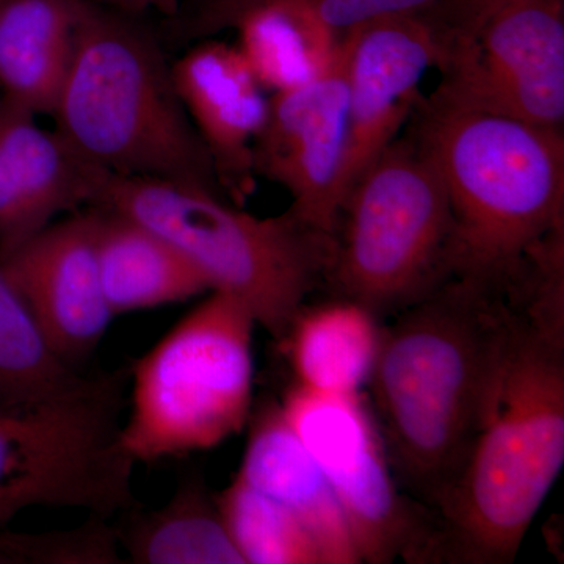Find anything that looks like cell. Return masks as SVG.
I'll return each mask as SVG.
<instances>
[{
    "mask_svg": "<svg viewBox=\"0 0 564 564\" xmlns=\"http://www.w3.org/2000/svg\"><path fill=\"white\" fill-rule=\"evenodd\" d=\"M543 289L454 276L392 315L370 375L393 475L432 513L462 474Z\"/></svg>",
    "mask_w": 564,
    "mask_h": 564,
    "instance_id": "1",
    "label": "cell"
},
{
    "mask_svg": "<svg viewBox=\"0 0 564 564\" xmlns=\"http://www.w3.org/2000/svg\"><path fill=\"white\" fill-rule=\"evenodd\" d=\"M563 289L521 323L484 429L432 511V563H513L564 463Z\"/></svg>",
    "mask_w": 564,
    "mask_h": 564,
    "instance_id": "2",
    "label": "cell"
},
{
    "mask_svg": "<svg viewBox=\"0 0 564 564\" xmlns=\"http://www.w3.org/2000/svg\"><path fill=\"white\" fill-rule=\"evenodd\" d=\"M417 137L436 162L454 214L455 276L511 284L563 240V129L434 95Z\"/></svg>",
    "mask_w": 564,
    "mask_h": 564,
    "instance_id": "3",
    "label": "cell"
},
{
    "mask_svg": "<svg viewBox=\"0 0 564 564\" xmlns=\"http://www.w3.org/2000/svg\"><path fill=\"white\" fill-rule=\"evenodd\" d=\"M133 20L88 0L51 115L55 131L104 172L223 195L161 44Z\"/></svg>",
    "mask_w": 564,
    "mask_h": 564,
    "instance_id": "4",
    "label": "cell"
},
{
    "mask_svg": "<svg viewBox=\"0 0 564 564\" xmlns=\"http://www.w3.org/2000/svg\"><path fill=\"white\" fill-rule=\"evenodd\" d=\"M223 195L148 177L107 174L95 203L148 226L207 278L212 292L236 296L256 325L282 340L307 295L326 280L334 237L291 210L259 218Z\"/></svg>",
    "mask_w": 564,
    "mask_h": 564,
    "instance_id": "5",
    "label": "cell"
},
{
    "mask_svg": "<svg viewBox=\"0 0 564 564\" xmlns=\"http://www.w3.org/2000/svg\"><path fill=\"white\" fill-rule=\"evenodd\" d=\"M326 281L380 321L455 276V221L419 137L395 139L355 181L340 210ZM337 223V225H339Z\"/></svg>",
    "mask_w": 564,
    "mask_h": 564,
    "instance_id": "6",
    "label": "cell"
},
{
    "mask_svg": "<svg viewBox=\"0 0 564 564\" xmlns=\"http://www.w3.org/2000/svg\"><path fill=\"white\" fill-rule=\"evenodd\" d=\"M250 310L212 292L133 366L121 444L135 463L217 447L242 432L252 404Z\"/></svg>",
    "mask_w": 564,
    "mask_h": 564,
    "instance_id": "7",
    "label": "cell"
},
{
    "mask_svg": "<svg viewBox=\"0 0 564 564\" xmlns=\"http://www.w3.org/2000/svg\"><path fill=\"white\" fill-rule=\"evenodd\" d=\"M281 410L332 486L361 563H430L432 514L400 491L362 392H318L296 383Z\"/></svg>",
    "mask_w": 564,
    "mask_h": 564,
    "instance_id": "8",
    "label": "cell"
},
{
    "mask_svg": "<svg viewBox=\"0 0 564 564\" xmlns=\"http://www.w3.org/2000/svg\"><path fill=\"white\" fill-rule=\"evenodd\" d=\"M436 96L563 129L564 0H525L443 52Z\"/></svg>",
    "mask_w": 564,
    "mask_h": 564,
    "instance_id": "9",
    "label": "cell"
},
{
    "mask_svg": "<svg viewBox=\"0 0 564 564\" xmlns=\"http://www.w3.org/2000/svg\"><path fill=\"white\" fill-rule=\"evenodd\" d=\"M348 117L344 36L325 73L273 93L254 143L256 173L288 191L293 215L334 237L344 206Z\"/></svg>",
    "mask_w": 564,
    "mask_h": 564,
    "instance_id": "10",
    "label": "cell"
},
{
    "mask_svg": "<svg viewBox=\"0 0 564 564\" xmlns=\"http://www.w3.org/2000/svg\"><path fill=\"white\" fill-rule=\"evenodd\" d=\"M348 139L344 203L367 169L397 139L419 106L426 70L443 44L425 13L393 14L344 33Z\"/></svg>",
    "mask_w": 564,
    "mask_h": 564,
    "instance_id": "11",
    "label": "cell"
},
{
    "mask_svg": "<svg viewBox=\"0 0 564 564\" xmlns=\"http://www.w3.org/2000/svg\"><path fill=\"white\" fill-rule=\"evenodd\" d=\"M96 229L95 207L73 212L0 256V270L52 350L74 369L90 358L115 317L104 293Z\"/></svg>",
    "mask_w": 564,
    "mask_h": 564,
    "instance_id": "12",
    "label": "cell"
},
{
    "mask_svg": "<svg viewBox=\"0 0 564 564\" xmlns=\"http://www.w3.org/2000/svg\"><path fill=\"white\" fill-rule=\"evenodd\" d=\"M107 172L91 165L36 115L0 96V256L65 212L91 206Z\"/></svg>",
    "mask_w": 564,
    "mask_h": 564,
    "instance_id": "13",
    "label": "cell"
},
{
    "mask_svg": "<svg viewBox=\"0 0 564 564\" xmlns=\"http://www.w3.org/2000/svg\"><path fill=\"white\" fill-rule=\"evenodd\" d=\"M172 73L221 192L245 202L254 191V143L269 113L265 90L239 47L215 40L185 52Z\"/></svg>",
    "mask_w": 564,
    "mask_h": 564,
    "instance_id": "14",
    "label": "cell"
},
{
    "mask_svg": "<svg viewBox=\"0 0 564 564\" xmlns=\"http://www.w3.org/2000/svg\"><path fill=\"white\" fill-rule=\"evenodd\" d=\"M225 29L237 32V47L263 90L272 93L325 73L344 36L295 0H204L184 32L202 39Z\"/></svg>",
    "mask_w": 564,
    "mask_h": 564,
    "instance_id": "15",
    "label": "cell"
},
{
    "mask_svg": "<svg viewBox=\"0 0 564 564\" xmlns=\"http://www.w3.org/2000/svg\"><path fill=\"white\" fill-rule=\"evenodd\" d=\"M250 421L237 475L291 511L313 533L326 564L361 563L332 486L285 421L281 404L267 403Z\"/></svg>",
    "mask_w": 564,
    "mask_h": 564,
    "instance_id": "16",
    "label": "cell"
},
{
    "mask_svg": "<svg viewBox=\"0 0 564 564\" xmlns=\"http://www.w3.org/2000/svg\"><path fill=\"white\" fill-rule=\"evenodd\" d=\"M88 0H0V96L52 115Z\"/></svg>",
    "mask_w": 564,
    "mask_h": 564,
    "instance_id": "17",
    "label": "cell"
},
{
    "mask_svg": "<svg viewBox=\"0 0 564 564\" xmlns=\"http://www.w3.org/2000/svg\"><path fill=\"white\" fill-rule=\"evenodd\" d=\"M95 209L99 272L115 317L212 291L207 278L161 234L118 212Z\"/></svg>",
    "mask_w": 564,
    "mask_h": 564,
    "instance_id": "18",
    "label": "cell"
},
{
    "mask_svg": "<svg viewBox=\"0 0 564 564\" xmlns=\"http://www.w3.org/2000/svg\"><path fill=\"white\" fill-rule=\"evenodd\" d=\"M129 562L139 564H245L229 536L217 496L199 475L177 485L165 507L121 513L113 527Z\"/></svg>",
    "mask_w": 564,
    "mask_h": 564,
    "instance_id": "19",
    "label": "cell"
},
{
    "mask_svg": "<svg viewBox=\"0 0 564 564\" xmlns=\"http://www.w3.org/2000/svg\"><path fill=\"white\" fill-rule=\"evenodd\" d=\"M380 318L350 300L303 306L284 339L299 384L318 392L359 393L380 350Z\"/></svg>",
    "mask_w": 564,
    "mask_h": 564,
    "instance_id": "20",
    "label": "cell"
},
{
    "mask_svg": "<svg viewBox=\"0 0 564 564\" xmlns=\"http://www.w3.org/2000/svg\"><path fill=\"white\" fill-rule=\"evenodd\" d=\"M93 377L63 361L0 270V406L22 408L79 391Z\"/></svg>",
    "mask_w": 564,
    "mask_h": 564,
    "instance_id": "21",
    "label": "cell"
},
{
    "mask_svg": "<svg viewBox=\"0 0 564 564\" xmlns=\"http://www.w3.org/2000/svg\"><path fill=\"white\" fill-rule=\"evenodd\" d=\"M217 502L245 564H326L313 533L239 475L218 494Z\"/></svg>",
    "mask_w": 564,
    "mask_h": 564,
    "instance_id": "22",
    "label": "cell"
},
{
    "mask_svg": "<svg viewBox=\"0 0 564 564\" xmlns=\"http://www.w3.org/2000/svg\"><path fill=\"white\" fill-rule=\"evenodd\" d=\"M107 521L90 516L79 529L43 534H9L0 530V556L25 563H121L117 533Z\"/></svg>",
    "mask_w": 564,
    "mask_h": 564,
    "instance_id": "23",
    "label": "cell"
},
{
    "mask_svg": "<svg viewBox=\"0 0 564 564\" xmlns=\"http://www.w3.org/2000/svg\"><path fill=\"white\" fill-rule=\"evenodd\" d=\"M525 0H436L423 11L436 29L443 52L473 39L492 18Z\"/></svg>",
    "mask_w": 564,
    "mask_h": 564,
    "instance_id": "24",
    "label": "cell"
},
{
    "mask_svg": "<svg viewBox=\"0 0 564 564\" xmlns=\"http://www.w3.org/2000/svg\"><path fill=\"white\" fill-rule=\"evenodd\" d=\"M240 2V0H226ZM317 14L334 32L347 33L359 25L367 24L393 14L421 13L436 0H295Z\"/></svg>",
    "mask_w": 564,
    "mask_h": 564,
    "instance_id": "25",
    "label": "cell"
},
{
    "mask_svg": "<svg viewBox=\"0 0 564 564\" xmlns=\"http://www.w3.org/2000/svg\"><path fill=\"white\" fill-rule=\"evenodd\" d=\"M93 2L131 18L141 17L148 11H155L165 18H177L181 11V0H93Z\"/></svg>",
    "mask_w": 564,
    "mask_h": 564,
    "instance_id": "26",
    "label": "cell"
},
{
    "mask_svg": "<svg viewBox=\"0 0 564 564\" xmlns=\"http://www.w3.org/2000/svg\"><path fill=\"white\" fill-rule=\"evenodd\" d=\"M0 410H3V406H0Z\"/></svg>",
    "mask_w": 564,
    "mask_h": 564,
    "instance_id": "27",
    "label": "cell"
}]
</instances>
